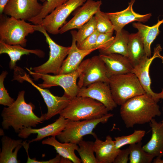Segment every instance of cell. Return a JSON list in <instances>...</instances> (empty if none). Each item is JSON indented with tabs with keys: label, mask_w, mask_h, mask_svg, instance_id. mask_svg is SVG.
I'll return each instance as SVG.
<instances>
[{
	"label": "cell",
	"mask_w": 163,
	"mask_h": 163,
	"mask_svg": "<svg viewBox=\"0 0 163 163\" xmlns=\"http://www.w3.org/2000/svg\"><path fill=\"white\" fill-rule=\"evenodd\" d=\"M25 93L24 90L20 91L14 103L3 108L1 114L3 129H8L12 127L16 133H18L25 128L35 127L46 120L45 113L38 117L34 113L35 106L31 102H26Z\"/></svg>",
	"instance_id": "1"
},
{
	"label": "cell",
	"mask_w": 163,
	"mask_h": 163,
	"mask_svg": "<svg viewBox=\"0 0 163 163\" xmlns=\"http://www.w3.org/2000/svg\"><path fill=\"white\" fill-rule=\"evenodd\" d=\"M158 101L146 93L133 97L120 106V114L126 127L149 123L161 114Z\"/></svg>",
	"instance_id": "2"
},
{
	"label": "cell",
	"mask_w": 163,
	"mask_h": 163,
	"mask_svg": "<svg viewBox=\"0 0 163 163\" xmlns=\"http://www.w3.org/2000/svg\"><path fill=\"white\" fill-rule=\"evenodd\" d=\"M109 111L103 104L96 100L77 96L71 100L59 115L71 120L77 121L100 118Z\"/></svg>",
	"instance_id": "3"
},
{
	"label": "cell",
	"mask_w": 163,
	"mask_h": 163,
	"mask_svg": "<svg viewBox=\"0 0 163 163\" xmlns=\"http://www.w3.org/2000/svg\"><path fill=\"white\" fill-rule=\"evenodd\" d=\"M89 59L83 61L78 68L75 71L67 74L51 75L48 74L36 73L26 67V69L34 78V80L40 79L42 83L38 85L43 88H48L53 86H59L64 90L63 95L71 100L76 97L80 88L77 80L85 67Z\"/></svg>",
	"instance_id": "4"
},
{
	"label": "cell",
	"mask_w": 163,
	"mask_h": 163,
	"mask_svg": "<svg viewBox=\"0 0 163 163\" xmlns=\"http://www.w3.org/2000/svg\"><path fill=\"white\" fill-rule=\"evenodd\" d=\"M0 41L10 45L25 47L26 37L35 31L34 25L4 14L0 15Z\"/></svg>",
	"instance_id": "5"
},
{
	"label": "cell",
	"mask_w": 163,
	"mask_h": 163,
	"mask_svg": "<svg viewBox=\"0 0 163 163\" xmlns=\"http://www.w3.org/2000/svg\"><path fill=\"white\" fill-rule=\"evenodd\" d=\"M109 79L112 97L117 105L121 106L129 99L145 93L133 73L114 75Z\"/></svg>",
	"instance_id": "6"
},
{
	"label": "cell",
	"mask_w": 163,
	"mask_h": 163,
	"mask_svg": "<svg viewBox=\"0 0 163 163\" xmlns=\"http://www.w3.org/2000/svg\"><path fill=\"white\" fill-rule=\"evenodd\" d=\"M113 114L108 113L100 118L83 120H69L63 131L56 137L61 142H70L78 144L83 139V137L91 135L97 137L93 131L97 125L107 123Z\"/></svg>",
	"instance_id": "7"
},
{
	"label": "cell",
	"mask_w": 163,
	"mask_h": 163,
	"mask_svg": "<svg viewBox=\"0 0 163 163\" xmlns=\"http://www.w3.org/2000/svg\"><path fill=\"white\" fill-rule=\"evenodd\" d=\"M34 28L35 31L40 32L45 37L50 49L49 56L45 62L39 66L31 68V69L36 73L59 74L63 61L68 54L70 47L64 46L56 43L40 25H34Z\"/></svg>",
	"instance_id": "8"
},
{
	"label": "cell",
	"mask_w": 163,
	"mask_h": 163,
	"mask_svg": "<svg viewBox=\"0 0 163 163\" xmlns=\"http://www.w3.org/2000/svg\"><path fill=\"white\" fill-rule=\"evenodd\" d=\"M86 0H68L45 17L40 25L50 34H59L60 29L66 23V19L70 14Z\"/></svg>",
	"instance_id": "9"
},
{
	"label": "cell",
	"mask_w": 163,
	"mask_h": 163,
	"mask_svg": "<svg viewBox=\"0 0 163 163\" xmlns=\"http://www.w3.org/2000/svg\"><path fill=\"white\" fill-rule=\"evenodd\" d=\"M16 78H18V80L20 82L23 81L29 82L40 93L47 107V112L45 113V120H49L55 115L59 114L71 100L64 95L61 97L55 96L49 90L41 88L36 85L30 77L29 75L26 73L23 75H19Z\"/></svg>",
	"instance_id": "10"
},
{
	"label": "cell",
	"mask_w": 163,
	"mask_h": 163,
	"mask_svg": "<svg viewBox=\"0 0 163 163\" xmlns=\"http://www.w3.org/2000/svg\"><path fill=\"white\" fill-rule=\"evenodd\" d=\"M109 80L104 62L99 55L94 56L89 59L79 77L77 85L80 89L97 82L109 84Z\"/></svg>",
	"instance_id": "11"
},
{
	"label": "cell",
	"mask_w": 163,
	"mask_h": 163,
	"mask_svg": "<svg viewBox=\"0 0 163 163\" xmlns=\"http://www.w3.org/2000/svg\"><path fill=\"white\" fill-rule=\"evenodd\" d=\"M42 5L37 0H10L3 13L16 19L29 21L40 13Z\"/></svg>",
	"instance_id": "12"
},
{
	"label": "cell",
	"mask_w": 163,
	"mask_h": 163,
	"mask_svg": "<svg viewBox=\"0 0 163 163\" xmlns=\"http://www.w3.org/2000/svg\"><path fill=\"white\" fill-rule=\"evenodd\" d=\"M161 50V46L157 45L154 49L153 56L149 57L145 55L139 63L133 67L132 72L137 77L145 93L158 101L160 99H163V89L159 93H155L152 91L151 88V80L149 69L152 61L156 58L161 59L163 62V56L160 54Z\"/></svg>",
	"instance_id": "13"
},
{
	"label": "cell",
	"mask_w": 163,
	"mask_h": 163,
	"mask_svg": "<svg viewBox=\"0 0 163 163\" xmlns=\"http://www.w3.org/2000/svg\"><path fill=\"white\" fill-rule=\"evenodd\" d=\"M102 4L101 0H87L78 8L74 17L60 29L59 34H62L71 30L79 28L101 9Z\"/></svg>",
	"instance_id": "14"
},
{
	"label": "cell",
	"mask_w": 163,
	"mask_h": 163,
	"mask_svg": "<svg viewBox=\"0 0 163 163\" xmlns=\"http://www.w3.org/2000/svg\"><path fill=\"white\" fill-rule=\"evenodd\" d=\"M77 96L89 97L103 104L108 110H113L117 106L114 101L109 84L97 82L87 87L80 88Z\"/></svg>",
	"instance_id": "15"
},
{
	"label": "cell",
	"mask_w": 163,
	"mask_h": 163,
	"mask_svg": "<svg viewBox=\"0 0 163 163\" xmlns=\"http://www.w3.org/2000/svg\"><path fill=\"white\" fill-rule=\"evenodd\" d=\"M135 0H131L127 7L124 10L114 12L106 13L114 27L116 32L121 31L124 27L132 22L144 23L151 18L152 14L150 13L141 14L135 12L133 6Z\"/></svg>",
	"instance_id": "16"
},
{
	"label": "cell",
	"mask_w": 163,
	"mask_h": 163,
	"mask_svg": "<svg viewBox=\"0 0 163 163\" xmlns=\"http://www.w3.org/2000/svg\"><path fill=\"white\" fill-rule=\"evenodd\" d=\"M69 120L60 116L54 122L44 127L38 129L25 128L18 133V136L22 138L26 139L31 134H37L36 138L28 141L30 143L41 140L47 136L56 137L64 129Z\"/></svg>",
	"instance_id": "17"
},
{
	"label": "cell",
	"mask_w": 163,
	"mask_h": 163,
	"mask_svg": "<svg viewBox=\"0 0 163 163\" xmlns=\"http://www.w3.org/2000/svg\"><path fill=\"white\" fill-rule=\"evenodd\" d=\"M105 63L108 77L133 73V67L128 57L117 53L100 54Z\"/></svg>",
	"instance_id": "18"
},
{
	"label": "cell",
	"mask_w": 163,
	"mask_h": 163,
	"mask_svg": "<svg viewBox=\"0 0 163 163\" xmlns=\"http://www.w3.org/2000/svg\"><path fill=\"white\" fill-rule=\"evenodd\" d=\"M77 31L72 30V43L67 57L63 63L59 74H66L72 72L77 69L83 59L92 52L97 50L94 49L89 50L79 49L77 46L76 34Z\"/></svg>",
	"instance_id": "19"
},
{
	"label": "cell",
	"mask_w": 163,
	"mask_h": 163,
	"mask_svg": "<svg viewBox=\"0 0 163 163\" xmlns=\"http://www.w3.org/2000/svg\"><path fill=\"white\" fill-rule=\"evenodd\" d=\"M93 148L97 163H113L120 150L116 147L110 135L106 137L104 141L96 137Z\"/></svg>",
	"instance_id": "20"
},
{
	"label": "cell",
	"mask_w": 163,
	"mask_h": 163,
	"mask_svg": "<svg viewBox=\"0 0 163 163\" xmlns=\"http://www.w3.org/2000/svg\"><path fill=\"white\" fill-rule=\"evenodd\" d=\"M152 134L151 139L142 146L143 150L155 157L163 156V123L158 122L154 118L149 122Z\"/></svg>",
	"instance_id": "21"
},
{
	"label": "cell",
	"mask_w": 163,
	"mask_h": 163,
	"mask_svg": "<svg viewBox=\"0 0 163 163\" xmlns=\"http://www.w3.org/2000/svg\"><path fill=\"white\" fill-rule=\"evenodd\" d=\"M3 53L7 54L10 58L9 67L11 70L16 68L17 62L23 55L33 54L40 58H43L45 56L44 52L40 49H27L19 45H10L0 41V54Z\"/></svg>",
	"instance_id": "22"
},
{
	"label": "cell",
	"mask_w": 163,
	"mask_h": 163,
	"mask_svg": "<svg viewBox=\"0 0 163 163\" xmlns=\"http://www.w3.org/2000/svg\"><path fill=\"white\" fill-rule=\"evenodd\" d=\"M163 23V18L158 20L157 23L152 26L145 25L141 22H134L133 26L136 29L143 41L145 55L149 57H151V46L159 33V28Z\"/></svg>",
	"instance_id": "23"
},
{
	"label": "cell",
	"mask_w": 163,
	"mask_h": 163,
	"mask_svg": "<svg viewBox=\"0 0 163 163\" xmlns=\"http://www.w3.org/2000/svg\"><path fill=\"white\" fill-rule=\"evenodd\" d=\"M2 149L0 154V163H19L18 151L22 145V139L15 140L6 136L1 139Z\"/></svg>",
	"instance_id": "24"
},
{
	"label": "cell",
	"mask_w": 163,
	"mask_h": 163,
	"mask_svg": "<svg viewBox=\"0 0 163 163\" xmlns=\"http://www.w3.org/2000/svg\"><path fill=\"white\" fill-rule=\"evenodd\" d=\"M43 145L53 146L56 152L62 157L70 160L72 163H81L82 161L76 155L75 151L78 147L77 144L70 142H61L57 140L56 137H49L42 141Z\"/></svg>",
	"instance_id": "25"
},
{
	"label": "cell",
	"mask_w": 163,
	"mask_h": 163,
	"mask_svg": "<svg viewBox=\"0 0 163 163\" xmlns=\"http://www.w3.org/2000/svg\"><path fill=\"white\" fill-rule=\"evenodd\" d=\"M130 34L122 29L116 32V36L112 42L107 46L98 49L100 54L111 53L120 54L128 57V44Z\"/></svg>",
	"instance_id": "26"
},
{
	"label": "cell",
	"mask_w": 163,
	"mask_h": 163,
	"mask_svg": "<svg viewBox=\"0 0 163 163\" xmlns=\"http://www.w3.org/2000/svg\"><path fill=\"white\" fill-rule=\"evenodd\" d=\"M128 58L134 67L145 55L144 45L138 32L130 34L128 44Z\"/></svg>",
	"instance_id": "27"
},
{
	"label": "cell",
	"mask_w": 163,
	"mask_h": 163,
	"mask_svg": "<svg viewBox=\"0 0 163 163\" xmlns=\"http://www.w3.org/2000/svg\"><path fill=\"white\" fill-rule=\"evenodd\" d=\"M141 142L129 145V161L130 163H151L155 156L147 152L142 148Z\"/></svg>",
	"instance_id": "28"
},
{
	"label": "cell",
	"mask_w": 163,
	"mask_h": 163,
	"mask_svg": "<svg viewBox=\"0 0 163 163\" xmlns=\"http://www.w3.org/2000/svg\"><path fill=\"white\" fill-rule=\"evenodd\" d=\"M43 2L40 13L28 21L34 25H40L43 19L53 11L56 8L68 0H40Z\"/></svg>",
	"instance_id": "29"
},
{
	"label": "cell",
	"mask_w": 163,
	"mask_h": 163,
	"mask_svg": "<svg viewBox=\"0 0 163 163\" xmlns=\"http://www.w3.org/2000/svg\"><path fill=\"white\" fill-rule=\"evenodd\" d=\"M94 142L83 139L78 144L77 150L82 163H97L94 150Z\"/></svg>",
	"instance_id": "30"
},
{
	"label": "cell",
	"mask_w": 163,
	"mask_h": 163,
	"mask_svg": "<svg viewBox=\"0 0 163 163\" xmlns=\"http://www.w3.org/2000/svg\"><path fill=\"white\" fill-rule=\"evenodd\" d=\"M145 133V130H135L133 133L128 136H123L114 137L116 147L120 149L127 145H131L141 142Z\"/></svg>",
	"instance_id": "31"
},
{
	"label": "cell",
	"mask_w": 163,
	"mask_h": 163,
	"mask_svg": "<svg viewBox=\"0 0 163 163\" xmlns=\"http://www.w3.org/2000/svg\"><path fill=\"white\" fill-rule=\"evenodd\" d=\"M94 16L96 22V30L99 33L113 32L114 27L106 13L100 9Z\"/></svg>",
	"instance_id": "32"
},
{
	"label": "cell",
	"mask_w": 163,
	"mask_h": 163,
	"mask_svg": "<svg viewBox=\"0 0 163 163\" xmlns=\"http://www.w3.org/2000/svg\"><path fill=\"white\" fill-rule=\"evenodd\" d=\"M78 29L76 37L77 46L96 30V22L94 16Z\"/></svg>",
	"instance_id": "33"
},
{
	"label": "cell",
	"mask_w": 163,
	"mask_h": 163,
	"mask_svg": "<svg viewBox=\"0 0 163 163\" xmlns=\"http://www.w3.org/2000/svg\"><path fill=\"white\" fill-rule=\"evenodd\" d=\"M8 74V72L5 71H2L0 75V104L8 107L15 100L10 97L4 86V81Z\"/></svg>",
	"instance_id": "34"
},
{
	"label": "cell",
	"mask_w": 163,
	"mask_h": 163,
	"mask_svg": "<svg viewBox=\"0 0 163 163\" xmlns=\"http://www.w3.org/2000/svg\"><path fill=\"white\" fill-rule=\"evenodd\" d=\"M99 33L96 30L93 34L85 39L77 47L82 50H89L95 48L97 38Z\"/></svg>",
	"instance_id": "35"
},
{
	"label": "cell",
	"mask_w": 163,
	"mask_h": 163,
	"mask_svg": "<svg viewBox=\"0 0 163 163\" xmlns=\"http://www.w3.org/2000/svg\"><path fill=\"white\" fill-rule=\"evenodd\" d=\"M113 32L99 33L97 36L95 48L98 49L104 48L109 45L114 40Z\"/></svg>",
	"instance_id": "36"
},
{
	"label": "cell",
	"mask_w": 163,
	"mask_h": 163,
	"mask_svg": "<svg viewBox=\"0 0 163 163\" xmlns=\"http://www.w3.org/2000/svg\"><path fill=\"white\" fill-rule=\"evenodd\" d=\"M27 163H72V162L69 159L63 158L59 154L53 159L46 161H39L35 159H31L27 154Z\"/></svg>",
	"instance_id": "37"
},
{
	"label": "cell",
	"mask_w": 163,
	"mask_h": 163,
	"mask_svg": "<svg viewBox=\"0 0 163 163\" xmlns=\"http://www.w3.org/2000/svg\"><path fill=\"white\" fill-rule=\"evenodd\" d=\"M129 154L128 148L120 149L113 163H127L129 160Z\"/></svg>",
	"instance_id": "38"
},
{
	"label": "cell",
	"mask_w": 163,
	"mask_h": 163,
	"mask_svg": "<svg viewBox=\"0 0 163 163\" xmlns=\"http://www.w3.org/2000/svg\"><path fill=\"white\" fill-rule=\"evenodd\" d=\"M10 0H0V14H3L4 9Z\"/></svg>",
	"instance_id": "39"
},
{
	"label": "cell",
	"mask_w": 163,
	"mask_h": 163,
	"mask_svg": "<svg viewBox=\"0 0 163 163\" xmlns=\"http://www.w3.org/2000/svg\"><path fill=\"white\" fill-rule=\"evenodd\" d=\"M156 158L153 159L152 161L153 163H163V159H161L162 157L160 156L156 157Z\"/></svg>",
	"instance_id": "40"
},
{
	"label": "cell",
	"mask_w": 163,
	"mask_h": 163,
	"mask_svg": "<svg viewBox=\"0 0 163 163\" xmlns=\"http://www.w3.org/2000/svg\"><path fill=\"white\" fill-rule=\"evenodd\" d=\"M0 136H4V131L3 130V129H0Z\"/></svg>",
	"instance_id": "41"
},
{
	"label": "cell",
	"mask_w": 163,
	"mask_h": 163,
	"mask_svg": "<svg viewBox=\"0 0 163 163\" xmlns=\"http://www.w3.org/2000/svg\"><path fill=\"white\" fill-rule=\"evenodd\" d=\"M162 112H163V107H162ZM161 122H162L163 123V120H162L161 121Z\"/></svg>",
	"instance_id": "42"
},
{
	"label": "cell",
	"mask_w": 163,
	"mask_h": 163,
	"mask_svg": "<svg viewBox=\"0 0 163 163\" xmlns=\"http://www.w3.org/2000/svg\"></svg>",
	"instance_id": "43"
}]
</instances>
